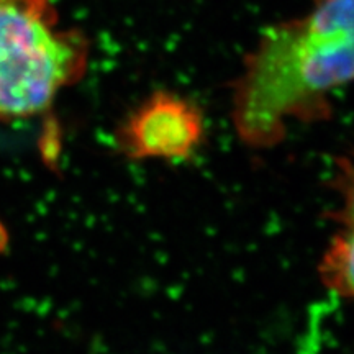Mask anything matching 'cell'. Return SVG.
Here are the masks:
<instances>
[{
  "mask_svg": "<svg viewBox=\"0 0 354 354\" xmlns=\"http://www.w3.org/2000/svg\"><path fill=\"white\" fill-rule=\"evenodd\" d=\"M354 82V0H312L302 17L263 30L232 91V122L253 149L289 125L326 118L336 88Z\"/></svg>",
  "mask_w": 354,
  "mask_h": 354,
  "instance_id": "1",
  "label": "cell"
},
{
  "mask_svg": "<svg viewBox=\"0 0 354 354\" xmlns=\"http://www.w3.org/2000/svg\"><path fill=\"white\" fill-rule=\"evenodd\" d=\"M330 187L336 196L330 218L336 230L318 263L326 290L354 302V146L336 159Z\"/></svg>",
  "mask_w": 354,
  "mask_h": 354,
  "instance_id": "4",
  "label": "cell"
},
{
  "mask_svg": "<svg viewBox=\"0 0 354 354\" xmlns=\"http://www.w3.org/2000/svg\"><path fill=\"white\" fill-rule=\"evenodd\" d=\"M201 107L176 92L158 91L127 115L117 146L131 161L177 162L194 158L205 141Z\"/></svg>",
  "mask_w": 354,
  "mask_h": 354,
  "instance_id": "3",
  "label": "cell"
},
{
  "mask_svg": "<svg viewBox=\"0 0 354 354\" xmlns=\"http://www.w3.org/2000/svg\"><path fill=\"white\" fill-rule=\"evenodd\" d=\"M87 57V39L59 28L51 0H0V118L44 112L81 79Z\"/></svg>",
  "mask_w": 354,
  "mask_h": 354,
  "instance_id": "2",
  "label": "cell"
}]
</instances>
